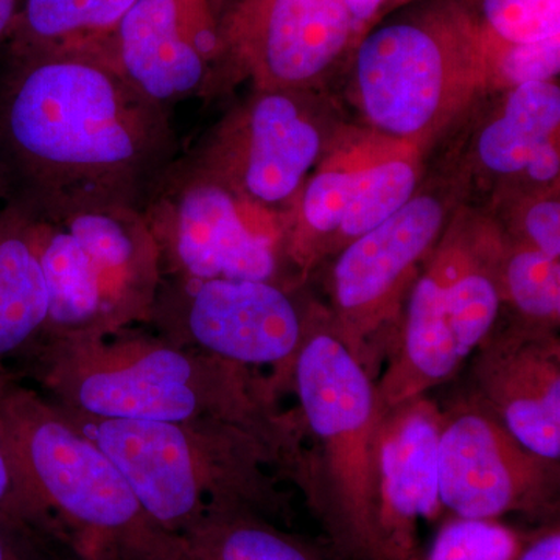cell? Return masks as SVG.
Wrapping results in <instances>:
<instances>
[{
	"label": "cell",
	"instance_id": "5bb4252c",
	"mask_svg": "<svg viewBox=\"0 0 560 560\" xmlns=\"http://www.w3.org/2000/svg\"><path fill=\"white\" fill-rule=\"evenodd\" d=\"M234 81L305 92L355 47L342 0H237L221 13Z\"/></svg>",
	"mask_w": 560,
	"mask_h": 560
},
{
	"label": "cell",
	"instance_id": "484cf974",
	"mask_svg": "<svg viewBox=\"0 0 560 560\" xmlns=\"http://www.w3.org/2000/svg\"><path fill=\"white\" fill-rule=\"evenodd\" d=\"M482 40V39H481ZM489 94L526 83L555 81L560 72V35L529 44L482 40Z\"/></svg>",
	"mask_w": 560,
	"mask_h": 560
},
{
	"label": "cell",
	"instance_id": "1f68e13d",
	"mask_svg": "<svg viewBox=\"0 0 560 560\" xmlns=\"http://www.w3.org/2000/svg\"><path fill=\"white\" fill-rule=\"evenodd\" d=\"M517 560H560L559 528L541 534L528 548H523Z\"/></svg>",
	"mask_w": 560,
	"mask_h": 560
},
{
	"label": "cell",
	"instance_id": "d4e9b609",
	"mask_svg": "<svg viewBox=\"0 0 560 560\" xmlns=\"http://www.w3.org/2000/svg\"><path fill=\"white\" fill-rule=\"evenodd\" d=\"M523 548L521 534L503 523L455 517L422 560H517Z\"/></svg>",
	"mask_w": 560,
	"mask_h": 560
},
{
	"label": "cell",
	"instance_id": "6da1fadb",
	"mask_svg": "<svg viewBox=\"0 0 560 560\" xmlns=\"http://www.w3.org/2000/svg\"><path fill=\"white\" fill-rule=\"evenodd\" d=\"M2 55L0 162L10 200L140 209L179 156L171 110L94 50Z\"/></svg>",
	"mask_w": 560,
	"mask_h": 560
},
{
	"label": "cell",
	"instance_id": "9c48e42d",
	"mask_svg": "<svg viewBox=\"0 0 560 560\" xmlns=\"http://www.w3.org/2000/svg\"><path fill=\"white\" fill-rule=\"evenodd\" d=\"M285 287L246 279L162 278L149 324L175 345L259 370H272L279 390L307 331Z\"/></svg>",
	"mask_w": 560,
	"mask_h": 560
},
{
	"label": "cell",
	"instance_id": "f546056e",
	"mask_svg": "<svg viewBox=\"0 0 560 560\" xmlns=\"http://www.w3.org/2000/svg\"><path fill=\"white\" fill-rule=\"evenodd\" d=\"M522 175H525L534 186H539V189L559 186V136L558 138L547 140V142L530 156L528 165H526Z\"/></svg>",
	"mask_w": 560,
	"mask_h": 560
},
{
	"label": "cell",
	"instance_id": "d6986e66",
	"mask_svg": "<svg viewBox=\"0 0 560 560\" xmlns=\"http://www.w3.org/2000/svg\"><path fill=\"white\" fill-rule=\"evenodd\" d=\"M49 296L27 224L16 206L0 209V364L11 366L44 337Z\"/></svg>",
	"mask_w": 560,
	"mask_h": 560
},
{
	"label": "cell",
	"instance_id": "ffe728a7",
	"mask_svg": "<svg viewBox=\"0 0 560 560\" xmlns=\"http://www.w3.org/2000/svg\"><path fill=\"white\" fill-rule=\"evenodd\" d=\"M560 130L558 81L526 83L506 91L500 108L478 132L475 158L486 172L522 175L547 140Z\"/></svg>",
	"mask_w": 560,
	"mask_h": 560
},
{
	"label": "cell",
	"instance_id": "52a82bcc",
	"mask_svg": "<svg viewBox=\"0 0 560 560\" xmlns=\"http://www.w3.org/2000/svg\"><path fill=\"white\" fill-rule=\"evenodd\" d=\"M0 436L40 503L77 545H109L132 560L160 528L109 456L7 364H0Z\"/></svg>",
	"mask_w": 560,
	"mask_h": 560
},
{
	"label": "cell",
	"instance_id": "e0dca14e",
	"mask_svg": "<svg viewBox=\"0 0 560 560\" xmlns=\"http://www.w3.org/2000/svg\"><path fill=\"white\" fill-rule=\"evenodd\" d=\"M407 300L400 340L377 383L383 411L425 396L427 390L451 378L463 361L442 307L440 278L430 260Z\"/></svg>",
	"mask_w": 560,
	"mask_h": 560
},
{
	"label": "cell",
	"instance_id": "83f0119b",
	"mask_svg": "<svg viewBox=\"0 0 560 560\" xmlns=\"http://www.w3.org/2000/svg\"><path fill=\"white\" fill-rule=\"evenodd\" d=\"M517 241L560 260L559 186L537 190L536 197H529L523 205Z\"/></svg>",
	"mask_w": 560,
	"mask_h": 560
},
{
	"label": "cell",
	"instance_id": "2e32d148",
	"mask_svg": "<svg viewBox=\"0 0 560 560\" xmlns=\"http://www.w3.org/2000/svg\"><path fill=\"white\" fill-rule=\"evenodd\" d=\"M474 377L488 408L522 445L560 459V342L523 324L480 345Z\"/></svg>",
	"mask_w": 560,
	"mask_h": 560
},
{
	"label": "cell",
	"instance_id": "836d02e7",
	"mask_svg": "<svg viewBox=\"0 0 560 560\" xmlns=\"http://www.w3.org/2000/svg\"><path fill=\"white\" fill-rule=\"evenodd\" d=\"M22 0H0V47L9 36L11 25L16 20Z\"/></svg>",
	"mask_w": 560,
	"mask_h": 560
},
{
	"label": "cell",
	"instance_id": "277c9868",
	"mask_svg": "<svg viewBox=\"0 0 560 560\" xmlns=\"http://www.w3.org/2000/svg\"><path fill=\"white\" fill-rule=\"evenodd\" d=\"M9 202L24 217L49 296L40 341L86 340L149 324L162 268L139 208Z\"/></svg>",
	"mask_w": 560,
	"mask_h": 560
},
{
	"label": "cell",
	"instance_id": "8d00e7d4",
	"mask_svg": "<svg viewBox=\"0 0 560 560\" xmlns=\"http://www.w3.org/2000/svg\"><path fill=\"white\" fill-rule=\"evenodd\" d=\"M212 2H213V5H215V9L220 11L221 5H223V3H224V0H212Z\"/></svg>",
	"mask_w": 560,
	"mask_h": 560
},
{
	"label": "cell",
	"instance_id": "603a6c76",
	"mask_svg": "<svg viewBox=\"0 0 560 560\" xmlns=\"http://www.w3.org/2000/svg\"><path fill=\"white\" fill-rule=\"evenodd\" d=\"M501 301L529 326L555 330L560 320V260L514 241L504 243L499 268Z\"/></svg>",
	"mask_w": 560,
	"mask_h": 560
},
{
	"label": "cell",
	"instance_id": "d6a6232c",
	"mask_svg": "<svg viewBox=\"0 0 560 560\" xmlns=\"http://www.w3.org/2000/svg\"><path fill=\"white\" fill-rule=\"evenodd\" d=\"M80 560H127L121 558L116 548L105 544L79 545Z\"/></svg>",
	"mask_w": 560,
	"mask_h": 560
},
{
	"label": "cell",
	"instance_id": "f1b7e54d",
	"mask_svg": "<svg viewBox=\"0 0 560 560\" xmlns=\"http://www.w3.org/2000/svg\"><path fill=\"white\" fill-rule=\"evenodd\" d=\"M0 515L24 518L43 525L65 526L43 503L0 436ZM66 528V526H65Z\"/></svg>",
	"mask_w": 560,
	"mask_h": 560
},
{
	"label": "cell",
	"instance_id": "ba28073f",
	"mask_svg": "<svg viewBox=\"0 0 560 560\" xmlns=\"http://www.w3.org/2000/svg\"><path fill=\"white\" fill-rule=\"evenodd\" d=\"M162 278L246 279L283 285L290 212L265 208L179 156L140 206Z\"/></svg>",
	"mask_w": 560,
	"mask_h": 560
},
{
	"label": "cell",
	"instance_id": "4fadbf2b",
	"mask_svg": "<svg viewBox=\"0 0 560 560\" xmlns=\"http://www.w3.org/2000/svg\"><path fill=\"white\" fill-rule=\"evenodd\" d=\"M212 0H138L103 55L149 101L171 110L234 81Z\"/></svg>",
	"mask_w": 560,
	"mask_h": 560
},
{
	"label": "cell",
	"instance_id": "5b68a950",
	"mask_svg": "<svg viewBox=\"0 0 560 560\" xmlns=\"http://www.w3.org/2000/svg\"><path fill=\"white\" fill-rule=\"evenodd\" d=\"M350 92L366 128L425 149L489 94L480 32L459 0H429L361 36Z\"/></svg>",
	"mask_w": 560,
	"mask_h": 560
},
{
	"label": "cell",
	"instance_id": "ac0fdd59",
	"mask_svg": "<svg viewBox=\"0 0 560 560\" xmlns=\"http://www.w3.org/2000/svg\"><path fill=\"white\" fill-rule=\"evenodd\" d=\"M138 560H320L300 537L246 508L209 510L189 528L160 529Z\"/></svg>",
	"mask_w": 560,
	"mask_h": 560
},
{
	"label": "cell",
	"instance_id": "d590c367",
	"mask_svg": "<svg viewBox=\"0 0 560 560\" xmlns=\"http://www.w3.org/2000/svg\"><path fill=\"white\" fill-rule=\"evenodd\" d=\"M415 2H418V0H386L385 9L382 10L381 21L393 13V11L404 9V7L411 5Z\"/></svg>",
	"mask_w": 560,
	"mask_h": 560
},
{
	"label": "cell",
	"instance_id": "30bf717a",
	"mask_svg": "<svg viewBox=\"0 0 560 560\" xmlns=\"http://www.w3.org/2000/svg\"><path fill=\"white\" fill-rule=\"evenodd\" d=\"M447 215L441 197L416 194L390 219L338 250L330 326L370 374L375 348L399 318L420 268L441 241Z\"/></svg>",
	"mask_w": 560,
	"mask_h": 560
},
{
	"label": "cell",
	"instance_id": "3957f363",
	"mask_svg": "<svg viewBox=\"0 0 560 560\" xmlns=\"http://www.w3.org/2000/svg\"><path fill=\"white\" fill-rule=\"evenodd\" d=\"M61 410L116 464L147 517L161 529L179 533L215 508H246L270 521L287 514L285 495L268 471H280L278 456L241 427L217 420L102 419Z\"/></svg>",
	"mask_w": 560,
	"mask_h": 560
},
{
	"label": "cell",
	"instance_id": "9a60e30c",
	"mask_svg": "<svg viewBox=\"0 0 560 560\" xmlns=\"http://www.w3.org/2000/svg\"><path fill=\"white\" fill-rule=\"evenodd\" d=\"M442 420L440 408L425 396L382 412L375 434V482L385 560H415L418 522L441 514Z\"/></svg>",
	"mask_w": 560,
	"mask_h": 560
},
{
	"label": "cell",
	"instance_id": "7a4b0ae2",
	"mask_svg": "<svg viewBox=\"0 0 560 560\" xmlns=\"http://www.w3.org/2000/svg\"><path fill=\"white\" fill-rule=\"evenodd\" d=\"M65 410L143 422L217 420L249 431L276 453L280 474L304 490L313 459L300 415L279 407L280 390L259 370L183 348L142 327L40 341L9 366Z\"/></svg>",
	"mask_w": 560,
	"mask_h": 560
},
{
	"label": "cell",
	"instance_id": "8992f818",
	"mask_svg": "<svg viewBox=\"0 0 560 560\" xmlns=\"http://www.w3.org/2000/svg\"><path fill=\"white\" fill-rule=\"evenodd\" d=\"M289 388L305 430L319 442L313 506L353 560H385L377 529L375 434L382 418L377 383L331 326L307 331Z\"/></svg>",
	"mask_w": 560,
	"mask_h": 560
},
{
	"label": "cell",
	"instance_id": "4316f807",
	"mask_svg": "<svg viewBox=\"0 0 560 560\" xmlns=\"http://www.w3.org/2000/svg\"><path fill=\"white\" fill-rule=\"evenodd\" d=\"M0 560H80V551L65 526L0 515Z\"/></svg>",
	"mask_w": 560,
	"mask_h": 560
},
{
	"label": "cell",
	"instance_id": "e575fe53",
	"mask_svg": "<svg viewBox=\"0 0 560 560\" xmlns=\"http://www.w3.org/2000/svg\"><path fill=\"white\" fill-rule=\"evenodd\" d=\"M10 195L9 176H7L5 168H3L2 162H0V209L9 202Z\"/></svg>",
	"mask_w": 560,
	"mask_h": 560
},
{
	"label": "cell",
	"instance_id": "4dcf8cb0",
	"mask_svg": "<svg viewBox=\"0 0 560 560\" xmlns=\"http://www.w3.org/2000/svg\"><path fill=\"white\" fill-rule=\"evenodd\" d=\"M348 10L357 38L366 35L372 27L381 22L382 10L385 9L386 0H342ZM359 43V40H357Z\"/></svg>",
	"mask_w": 560,
	"mask_h": 560
},
{
	"label": "cell",
	"instance_id": "cb8c5ba5",
	"mask_svg": "<svg viewBox=\"0 0 560 560\" xmlns=\"http://www.w3.org/2000/svg\"><path fill=\"white\" fill-rule=\"evenodd\" d=\"M482 40L529 44L560 35V0H459Z\"/></svg>",
	"mask_w": 560,
	"mask_h": 560
},
{
	"label": "cell",
	"instance_id": "7c38bea8",
	"mask_svg": "<svg viewBox=\"0 0 560 560\" xmlns=\"http://www.w3.org/2000/svg\"><path fill=\"white\" fill-rule=\"evenodd\" d=\"M559 460L541 458L481 404L444 415L440 499L456 517L497 521L522 512L544 517L558 503Z\"/></svg>",
	"mask_w": 560,
	"mask_h": 560
},
{
	"label": "cell",
	"instance_id": "44dd1931",
	"mask_svg": "<svg viewBox=\"0 0 560 560\" xmlns=\"http://www.w3.org/2000/svg\"><path fill=\"white\" fill-rule=\"evenodd\" d=\"M138 0H22L0 51L105 50Z\"/></svg>",
	"mask_w": 560,
	"mask_h": 560
},
{
	"label": "cell",
	"instance_id": "7402d4cb",
	"mask_svg": "<svg viewBox=\"0 0 560 560\" xmlns=\"http://www.w3.org/2000/svg\"><path fill=\"white\" fill-rule=\"evenodd\" d=\"M422 151V147L415 143L386 139L350 195L329 253H338L348 243L374 230L418 194Z\"/></svg>",
	"mask_w": 560,
	"mask_h": 560
},
{
	"label": "cell",
	"instance_id": "8fae6325",
	"mask_svg": "<svg viewBox=\"0 0 560 560\" xmlns=\"http://www.w3.org/2000/svg\"><path fill=\"white\" fill-rule=\"evenodd\" d=\"M324 151L305 92L254 88L186 156L250 201L291 212Z\"/></svg>",
	"mask_w": 560,
	"mask_h": 560
}]
</instances>
